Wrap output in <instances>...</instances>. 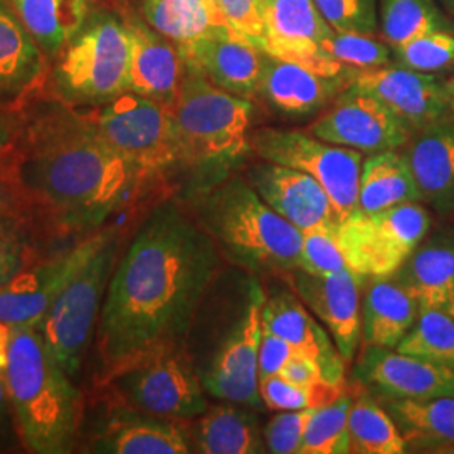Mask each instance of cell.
<instances>
[{
	"instance_id": "cell-49",
	"label": "cell",
	"mask_w": 454,
	"mask_h": 454,
	"mask_svg": "<svg viewBox=\"0 0 454 454\" xmlns=\"http://www.w3.org/2000/svg\"><path fill=\"white\" fill-rule=\"evenodd\" d=\"M14 326L0 322V373L5 372L9 364V350H11V340H12Z\"/></svg>"
},
{
	"instance_id": "cell-2",
	"label": "cell",
	"mask_w": 454,
	"mask_h": 454,
	"mask_svg": "<svg viewBox=\"0 0 454 454\" xmlns=\"http://www.w3.org/2000/svg\"><path fill=\"white\" fill-rule=\"evenodd\" d=\"M5 159L11 185L66 229L97 231L150 184L88 114L58 99L26 114Z\"/></svg>"
},
{
	"instance_id": "cell-28",
	"label": "cell",
	"mask_w": 454,
	"mask_h": 454,
	"mask_svg": "<svg viewBox=\"0 0 454 454\" xmlns=\"http://www.w3.org/2000/svg\"><path fill=\"white\" fill-rule=\"evenodd\" d=\"M418 300L392 276L367 278L362 290L364 345L395 348L419 317Z\"/></svg>"
},
{
	"instance_id": "cell-17",
	"label": "cell",
	"mask_w": 454,
	"mask_h": 454,
	"mask_svg": "<svg viewBox=\"0 0 454 454\" xmlns=\"http://www.w3.org/2000/svg\"><path fill=\"white\" fill-rule=\"evenodd\" d=\"M105 231L88 236L54 260L24 268L0 286V322L37 326L66 283L97 249Z\"/></svg>"
},
{
	"instance_id": "cell-18",
	"label": "cell",
	"mask_w": 454,
	"mask_h": 454,
	"mask_svg": "<svg viewBox=\"0 0 454 454\" xmlns=\"http://www.w3.org/2000/svg\"><path fill=\"white\" fill-rule=\"evenodd\" d=\"M179 51L187 67L217 88L246 99L258 95L264 52L232 27H214Z\"/></svg>"
},
{
	"instance_id": "cell-29",
	"label": "cell",
	"mask_w": 454,
	"mask_h": 454,
	"mask_svg": "<svg viewBox=\"0 0 454 454\" xmlns=\"http://www.w3.org/2000/svg\"><path fill=\"white\" fill-rule=\"evenodd\" d=\"M395 422L407 451H446L454 448V397H377Z\"/></svg>"
},
{
	"instance_id": "cell-37",
	"label": "cell",
	"mask_w": 454,
	"mask_h": 454,
	"mask_svg": "<svg viewBox=\"0 0 454 454\" xmlns=\"http://www.w3.org/2000/svg\"><path fill=\"white\" fill-rule=\"evenodd\" d=\"M352 387L347 386L340 397L318 407L309 418L300 454L350 453L348 411L352 406Z\"/></svg>"
},
{
	"instance_id": "cell-54",
	"label": "cell",
	"mask_w": 454,
	"mask_h": 454,
	"mask_svg": "<svg viewBox=\"0 0 454 454\" xmlns=\"http://www.w3.org/2000/svg\"><path fill=\"white\" fill-rule=\"evenodd\" d=\"M441 4H442L444 9L448 11V14L454 19V0H441Z\"/></svg>"
},
{
	"instance_id": "cell-1",
	"label": "cell",
	"mask_w": 454,
	"mask_h": 454,
	"mask_svg": "<svg viewBox=\"0 0 454 454\" xmlns=\"http://www.w3.org/2000/svg\"><path fill=\"white\" fill-rule=\"evenodd\" d=\"M223 254L174 200L148 212L114 268L98 322L105 379L150 354L187 347Z\"/></svg>"
},
{
	"instance_id": "cell-39",
	"label": "cell",
	"mask_w": 454,
	"mask_h": 454,
	"mask_svg": "<svg viewBox=\"0 0 454 454\" xmlns=\"http://www.w3.org/2000/svg\"><path fill=\"white\" fill-rule=\"evenodd\" d=\"M397 63L419 73H436L454 63V33H431L394 46Z\"/></svg>"
},
{
	"instance_id": "cell-53",
	"label": "cell",
	"mask_w": 454,
	"mask_h": 454,
	"mask_svg": "<svg viewBox=\"0 0 454 454\" xmlns=\"http://www.w3.org/2000/svg\"><path fill=\"white\" fill-rule=\"evenodd\" d=\"M444 88H446V95H448L451 105L454 106V78H451L448 82H444Z\"/></svg>"
},
{
	"instance_id": "cell-51",
	"label": "cell",
	"mask_w": 454,
	"mask_h": 454,
	"mask_svg": "<svg viewBox=\"0 0 454 454\" xmlns=\"http://www.w3.org/2000/svg\"><path fill=\"white\" fill-rule=\"evenodd\" d=\"M7 403H11L9 399V390H7V384H5V377L4 373H0V421L7 412Z\"/></svg>"
},
{
	"instance_id": "cell-34",
	"label": "cell",
	"mask_w": 454,
	"mask_h": 454,
	"mask_svg": "<svg viewBox=\"0 0 454 454\" xmlns=\"http://www.w3.org/2000/svg\"><path fill=\"white\" fill-rule=\"evenodd\" d=\"M142 11L146 22L177 46L192 43L214 27H229L223 17L192 0H144Z\"/></svg>"
},
{
	"instance_id": "cell-30",
	"label": "cell",
	"mask_w": 454,
	"mask_h": 454,
	"mask_svg": "<svg viewBox=\"0 0 454 454\" xmlns=\"http://www.w3.org/2000/svg\"><path fill=\"white\" fill-rule=\"evenodd\" d=\"M244 407V406H243ZM241 404L207 407L197 419L192 451L204 454L266 453L258 416Z\"/></svg>"
},
{
	"instance_id": "cell-11",
	"label": "cell",
	"mask_w": 454,
	"mask_h": 454,
	"mask_svg": "<svg viewBox=\"0 0 454 454\" xmlns=\"http://www.w3.org/2000/svg\"><path fill=\"white\" fill-rule=\"evenodd\" d=\"M431 215L419 202L379 212L356 209L337 227V239L347 266L367 278L397 273L427 236Z\"/></svg>"
},
{
	"instance_id": "cell-45",
	"label": "cell",
	"mask_w": 454,
	"mask_h": 454,
	"mask_svg": "<svg viewBox=\"0 0 454 454\" xmlns=\"http://www.w3.org/2000/svg\"><path fill=\"white\" fill-rule=\"evenodd\" d=\"M219 12L229 27L253 41L260 48L262 35L260 2L258 0H215Z\"/></svg>"
},
{
	"instance_id": "cell-9",
	"label": "cell",
	"mask_w": 454,
	"mask_h": 454,
	"mask_svg": "<svg viewBox=\"0 0 454 454\" xmlns=\"http://www.w3.org/2000/svg\"><path fill=\"white\" fill-rule=\"evenodd\" d=\"M86 114L101 137L148 182L185 170V153L170 108L127 91Z\"/></svg>"
},
{
	"instance_id": "cell-21",
	"label": "cell",
	"mask_w": 454,
	"mask_h": 454,
	"mask_svg": "<svg viewBox=\"0 0 454 454\" xmlns=\"http://www.w3.org/2000/svg\"><path fill=\"white\" fill-rule=\"evenodd\" d=\"M262 328L270 330L294 347L296 352L317 360L324 380L330 384H345V358L341 357L330 333L320 322L309 315L307 305L293 292L292 286L266 290L261 311Z\"/></svg>"
},
{
	"instance_id": "cell-35",
	"label": "cell",
	"mask_w": 454,
	"mask_h": 454,
	"mask_svg": "<svg viewBox=\"0 0 454 454\" xmlns=\"http://www.w3.org/2000/svg\"><path fill=\"white\" fill-rule=\"evenodd\" d=\"M380 31L392 48L424 34L454 33L433 0H382Z\"/></svg>"
},
{
	"instance_id": "cell-14",
	"label": "cell",
	"mask_w": 454,
	"mask_h": 454,
	"mask_svg": "<svg viewBox=\"0 0 454 454\" xmlns=\"http://www.w3.org/2000/svg\"><path fill=\"white\" fill-rule=\"evenodd\" d=\"M309 131L324 142L367 155L401 150L414 133L387 105L352 84L333 99Z\"/></svg>"
},
{
	"instance_id": "cell-50",
	"label": "cell",
	"mask_w": 454,
	"mask_h": 454,
	"mask_svg": "<svg viewBox=\"0 0 454 454\" xmlns=\"http://www.w3.org/2000/svg\"><path fill=\"white\" fill-rule=\"evenodd\" d=\"M14 187L7 179H0V214L4 212H12V204H14Z\"/></svg>"
},
{
	"instance_id": "cell-3",
	"label": "cell",
	"mask_w": 454,
	"mask_h": 454,
	"mask_svg": "<svg viewBox=\"0 0 454 454\" xmlns=\"http://www.w3.org/2000/svg\"><path fill=\"white\" fill-rule=\"evenodd\" d=\"M266 288L253 273L238 275L227 285L221 301L206 294L192 330L197 340H187L204 390L224 403L260 409L262 404L258 379L261 311Z\"/></svg>"
},
{
	"instance_id": "cell-25",
	"label": "cell",
	"mask_w": 454,
	"mask_h": 454,
	"mask_svg": "<svg viewBox=\"0 0 454 454\" xmlns=\"http://www.w3.org/2000/svg\"><path fill=\"white\" fill-rule=\"evenodd\" d=\"M421 202L441 215L454 212V123L439 120L403 146Z\"/></svg>"
},
{
	"instance_id": "cell-10",
	"label": "cell",
	"mask_w": 454,
	"mask_h": 454,
	"mask_svg": "<svg viewBox=\"0 0 454 454\" xmlns=\"http://www.w3.org/2000/svg\"><path fill=\"white\" fill-rule=\"evenodd\" d=\"M106 382L127 406L170 421H191L209 407L187 347L150 354L112 373Z\"/></svg>"
},
{
	"instance_id": "cell-24",
	"label": "cell",
	"mask_w": 454,
	"mask_h": 454,
	"mask_svg": "<svg viewBox=\"0 0 454 454\" xmlns=\"http://www.w3.org/2000/svg\"><path fill=\"white\" fill-rule=\"evenodd\" d=\"M49 65L11 0H0V106L20 108L48 82Z\"/></svg>"
},
{
	"instance_id": "cell-15",
	"label": "cell",
	"mask_w": 454,
	"mask_h": 454,
	"mask_svg": "<svg viewBox=\"0 0 454 454\" xmlns=\"http://www.w3.org/2000/svg\"><path fill=\"white\" fill-rule=\"evenodd\" d=\"M352 380L387 399L454 397V369L395 348L364 345L352 369Z\"/></svg>"
},
{
	"instance_id": "cell-31",
	"label": "cell",
	"mask_w": 454,
	"mask_h": 454,
	"mask_svg": "<svg viewBox=\"0 0 454 454\" xmlns=\"http://www.w3.org/2000/svg\"><path fill=\"white\" fill-rule=\"evenodd\" d=\"M98 0H11L49 63L80 33Z\"/></svg>"
},
{
	"instance_id": "cell-32",
	"label": "cell",
	"mask_w": 454,
	"mask_h": 454,
	"mask_svg": "<svg viewBox=\"0 0 454 454\" xmlns=\"http://www.w3.org/2000/svg\"><path fill=\"white\" fill-rule=\"evenodd\" d=\"M411 202H421V195L403 152L389 150L364 159L357 209L379 212Z\"/></svg>"
},
{
	"instance_id": "cell-6",
	"label": "cell",
	"mask_w": 454,
	"mask_h": 454,
	"mask_svg": "<svg viewBox=\"0 0 454 454\" xmlns=\"http://www.w3.org/2000/svg\"><path fill=\"white\" fill-rule=\"evenodd\" d=\"M170 110L185 153V172L194 176L189 192L224 179L232 165L251 152V99L227 93L187 66Z\"/></svg>"
},
{
	"instance_id": "cell-42",
	"label": "cell",
	"mask_w": 454,
	"mask_h": 454,
	"mask_svg": "<svg viewBox=\"0 0 454 454\" xmlns=\"http://www.w3.org/2000/svg\"><path fill=\"white\" fill-rule=\"evenodd\" d=\"M325 20L339 33H377V0H313Z\"/></svg>"
},
{
	"instance_id": "cell-5",
	"label": "cell",
	"mask_w": 454,
	"mask_h": 454,
	"mask_svg": "<svg viewBox=\"0 0 454 454\" xmlns=\"http://www.w3.org/2000/svg\"><path fill=\"white\" fill-rule=\"evenodd\" d=\"M4 377L27 450L69 453L78 431L82 394L35 326L14 325Z\"/></svg>"
},
{
	"instance_id": "cell-41",
	"label": "cell",
	"mask_w": 454,
	"mask_h": 454,
	"mask_svg": "<svg viewBox=\"0 0 454 454\" xmlns=\"http://www.w3.org/2000/svg\"><path fill=\"white\" fill-rule=\"evenodd\" d=\"M337 227L318 226L301 231L303 239L298 270L309 275L326 276L348 268L337 239Z\"/></svg>"
},
{
	"instance_id": "cell-20",
	"label": "cell",
	"mask_w": 454,
	"mask_h": 454,
	"mask_svg": "<svg viewBox=\"0 0 454 454\" xmlns=\"http://www.w3.org/2000/svg\"><path fill=\"white\" fill-rule=\"evenodd\" d=\"M247 182L276 214L300 231L340 223L330 195L301 170L262 160L249 168Z\"/></svg>"
},
{
	"instance_id": "cell-26",
	"label": "cell",
	"mask_w": 454,
	"mask_h": 454,
	"mask_svg": "<svg viewBox=\"0 0 454 454\" xmlns=\"http://www.w3.org/2000/svg\"><path fill=\"white\" fill-rule=\"evenodd\" d=\"M90 451L103 454L192 453L187 431L179 421H170L118 406L108 416L103 429L91 441Z\"/></svg>"
},
{
	"instance_id": "cell-4",
	"label": "cell",
	"mask_w": 454,
	"mask_h": 454,
	"mask_svg": "<svg viewBox=\"0 0 454 454\" xmlns=\"http://www.w3.org/2000/svg\"><path fill=\"white\" fill-rule=\"evenodd\" d=\"M192 215L224 260L253 275H286L300 264L301 231L276 214L247 180L224 179L189 192Z\"/></svg>"
},
{
	"instance_id": "cell-40",
	"label": "cell",
	"mask_w": 454,
	"mask_h": 454,
	"mask_svg": "<svg viewBox=\"0 0 454 454\" xmlns=\"http://www.w3.org/2000/svg\"><path fill=\"white\" fill-rule=\"evenodd\" d=\"M325 48L337 63L352 71L387 66L390 61V49L387 44L367 34L335 31Z\"/></svg>"
},
{
	"instance_id": "cell-22",
	"label": "cell",
	"mask_w": 454,
	"mask_h": 454,
	"mask_svg": "<svg viewBox=\"0 0 454 454\" xmlns=\"http://www.w3.org/2000/svg\"><path fill=\"white\" fill-rule=\"evenodd\" d=\"M121 17L130 37L129 90L172 108L185 76L179 46L157 33L145 19L131 12Z\"/></svg>"
},
{
	"instance_id": "cell-47",
	"label": "cell",
	"mask_w": 454,
	"mask_h": 454,
	"mask_svg": "<svg viewBox=\"0 0 454 454\" xmlns=\"http://www.w3.org/2000/svg\"><path fill=\"white\" fill-rule=\"evenodd\" d=\"M26 112L20 108L0 106V160L5 159L16 146L24 129Z\"/></svg>"
},
{
	"instance_id": "cell-7",
	"label": "cell",
	"mask_w": 454,
	"mask_h": 454,
	"mask_svg": "<svg viewBox=\"0 0 454 454\" xmlns=\"http://www.w3.org/2000/svg\"><path fill=\"white\" fill-rule=\"evenodd\" d=\"M52 61L51 90L69 106L97 108L130 91V37L110 11H95Z\"/></svg>"
},
{
	"instance_id": "cell-48",
	"label": "cell",
	"mask_w": 454,
	"mask_h": 454,
	"mask_svg": "<svg viewBox=\"0 0 454 454\" xmlns=\"http://www.w3.org/2000/svg\"><path fill=\"white\" fill-rule=\"evenodd\" d=\"M278 375L294 384H313L324 380V373L317 360L296 352Z\"/></svg>"
},
{
	"instance_id": "cell-38",
	"label": "cell",
	"mask_w": 454,
	"mask_h": 454,
	"mask_svg": "<svg viewBox=\"0 0 454 454\" xmlns=\"http://www.w3.org/2000/svg\"><path fill=\"white\" fill-rule=\"evenodd\" d=\"M347 384L337 386L326 380L313 384H294L281 375L268 377L260 382L262 404L271 411H301L324 407L337 401Z\"/></svg>"
},
{
	"instance_id": "cell-23",
	"label": "cell",
	"mask_w": 454,
	"mask_h": 454,
	"mask_svg": "<svg viewBox=\"0 0 454 454\" xmlns=\"http://www.w3.org/2000/svg\"><path fill=\"white\" fill-rule=\"evenodd\" d=\"M354 76H324L305 66L264 54L258 97L278 114L305 116L333 101L352 84Z\"/></svg>"
},
{
	"instance_id": "cell-13",
	"label": "cell",
	"mask_w": 454,
	"mask_h": 454,
	"mask_svg": "<svg viewBox=\"0 0 454 454\" xmlns=\"http://www.w3.org/2000/svg\"><path fill=\"white\" fill-rule=\"evenodd\" d=\"M262 35L260 49L278 59L305 66L324 76L356 74L337 63L326 43L335 29L325 20L313 0H258Z\"/></svg>"
},
{
	"instance_id": "cell-33",
	"label": "cell",
	"mask_w": 454,
	"mask_h": 454,
	"mask_svg": "<svg viewBox=\"0 0 454 454\" xmlns=\"http://www.w3.org/2000/svg\"><path fill=\"white\" fill-rule=\"evenodd\" d=\"M352 406L348 411L350 453L403 454L406 442L395 422L371 390L352 380Z\"/></svg>"
},
{
	"instance_id": "cell-27",
	"label": "cell",
	"mask_w": 454,
	"mask_h": 454,
	"mask_svg": "<svg viewBox=\"0 0 454 454\" xmlns=\"http://www.w3.org/2000/svg\"><path fill=\"white\" fill-rule=\"evenodd\" d=\"M394 278L418 300L419 309L454 317V229L426 236Z\"/></svg>"
},
{
	"instance_id": "cell-16",
	"label": "cell",
	"mask_w": 454,
	"mask_h": 454,
	"mask_svg": "<svg viewBox=\"0 0 454 454\" xmlns=\"http://www.w3.org/2000/svg\"><path fill=\"white\" fill-rule=\"evenodd\" d=\"M285 279L326 326L341 357L350 364L362 340V290L367 276L350 268L326 276L309 275L296 268Z\"/></svg>"
},
{
	"instance_id": "cell-12",
	"label": "cell",
	"mask_w": 454,
	"mask_h": 454,
	"mask_svg": "<svg viewBox=\"0 0 454 454\" xmlns=\"http://www.w3.org/2000/svg\"><path fill=\"white\" fill-rule=\"evenodd\" d=\"M249 144L261 160L292 167L317 180L330 195L340 221L357 209L362 152L328 144L309 131L285 129L251 131Z\"/></svg>"
},
{
	"instance_id": "cell-8",
	"label": "cell",
	"mask_w": 454,
	"mask_h": 454,
	"mask_svg": "<svg viewBox=\"0 0 454 454\" xmlns=\"http://www.w3.org/2000/svg\"><path fill=\"white\" fill-rule=\"evenodd\" d=\"M118 253L116 229H106L101 243L49 307L35 326L49 350L71 377L82 369L97 328Z\"/></svg>"
},
{
	"instance_id": "cell-19",
	"label": "cell",
	"mask_w": 454,
	"mask_h": 454,
	"mask_svg": "<svg viewBox=\"0 0 454 454\" xmlns=\"http://www.w3.org/2000/svg\"><path fill=\"white\" fill-rule=\"evenodd\" d=\"M352 86L387 105L414 133L444 120L453 108L442 82L404 66L362 69L356 73Z\"/></svg>"
},
{
	"instance_id": "cell-36",
	"label": "cell",
	"mask_w": 454,
	"mask_h": 454,
	"mask_svg": "<svg viewBox=\"0 0 454 454\" xmlns=\"http://www.w3.org/2000/svg\"><path fill=\"white\" fill-rule=\"evenodd\" d=\"M395 350L454 369V317L438 309H421Z\"/></svg>"
},
{
	"instance_id": "cell-46",
	"label": "cell",
	"mask_w": 454,
	"mask_h": 454,
	"mask_svg": "<svg viewBox=\"0 0 454 454\" xmlns=\"http://www.w3.org/2000/svg\"><path fill=\"white\" fill-rule=\"evenodd\" d=\"M296 354L294 347L283 340L270 330L261 332L260 352H258V379L260 382L268 377L278 375L286 362Z\"/></svg>"
},
{
	"instance_id": "cell-44",
	"label": "cell",
	"mask_w": 454,
	"mask_h": 454,
	"mask_svg": "<svg viewBox=\"0 0 454 454\" xmlns=\"http://www.w3.org/2000/svg\"><path fill=\"white\" fill-rule=\"evenodd\" d=\"M318 407L301 411H279L264 426L262 438L266 451L273 454H300L309 418Z\"/></svg>"
},
{
	"instance_id": "cell-43",
	"label": "cell",
	"mask_w": 454,
	"mask_h": 454,
	"mask_svg": "<svg viewBox=\"0 0 454 454\" xmlns=\"http://www.w3.org/2000/svg\"><path fill=\"white\" fill-rule=\"evenodd\" d=\"M29 234L12 212L0 214V286L31 264Z\"/></svg>"
},
{
	"instance_id": "cell-52",
	"label": "cell",
	"mask_w": 454,
	"mask_h": 454,
	"mask_svg": "<svg viewBox=\"0 0 454 454\" xmlns=\"http://www.w3.org/2000/svg\"><path fill=\"white\" fill-rule=\"evenodd\" d=\"M195 4H202V5H206L207 9H211L212 12L215 14V16L223 17V14L219 12V9H217V4H215V0H192ZM224 19V17H223ZM226 20V19H224ZM229 26V24H227Z\"/></svg>"
}]
</instances>
